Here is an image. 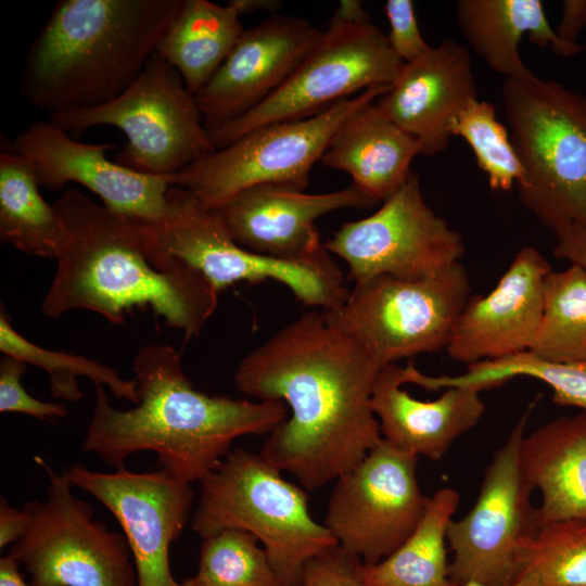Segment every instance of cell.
<instances>
[{"mask_svg": "<svg viewBox=\"0 0 586 586\" xmlns=\"http://www.w3.org/2000/svg\"><path fill=\"white\" fill-rule=\"evenodd\" d=\"M518 377H528L544 382L551 388L555 404L575 407L586 412V360L549 361L527 351L468 365L467 370L458 375H426L413 365L409 369V383L426 391L467 386L482 392Z\"/></svg>", "mask_w": 586, "mask_h": 586, "instance_id": "29", "label": "cell"}, {"mask_svg": "<svg viewBox=\"0 0 586 586\" xmlns=\"http://www.w3.org/2000/svg\"><path fill=\"white\" fill-rule=\"evenodd\" d=\"M553 255L586 270V227L570 226L555 232Z\"/></svg>", "mask_w": 586, "mask_h": 586, "instance_id": "38", "label": "cell"}, {"mask_svg": "<svg viewBox=\"0 0 586 586\" xmlns=\"http://www.w3.org/2000/svg\"><path fill=\"white\" fill-rule=\"evenodd\" d=\"M471 295L469 276L457 263L425 279L378 276L354 283L340 306L321 311L331 326L385 367L446 349Z\"/></svg>", "mask_w": 586, "mask_h": 586, "instance_id": "9", "label": "cell"}, {"mask_svg": "<svg viewBox=\"0 0 586 586\" xmlns=\"http://www.w3.org/2000/svg\"><path fill=\"white\" fill-rule=\"evenodd\" d=\"M377 202L351 183L327 193L284 186L246 189L214 209L232 239L244 249L280 260H305L326 251L316 220L343 208H369Z\"/></svg>", "mask_w": 586, "mask_h": 586, "instance_id": "19", "label": "cell"}, {"mask_svg": "<svg viewBox=\"0 0 586 586\" xmlns=\"http://www.w3.org/2000/svg\"><path fill=\"white\" fill-rule=\"evenodd\" d=\"M200 483L192 530L203 539L224 530L251 533L286 586H302L307 563L339 545L310 515L303 487L283 479L259 453L230 450Z\"/></svg>", "mask_w": 586, "mask_h": 586, "instance_id": "6", "label": "cell"}, {"mask_svg": "<svg viewBox=\"0 0 586 586\" xmlns=\"http://www.w3.org/2000/svg\"><path fill=\"white\" fill-rule=\"evenodd\" d=\"M361 564L356 556L336 545L307 563L302 586H365Z\"/></svg>", "mask_w": 586, "mask_h": 586, "instance_id": "37", "label": "cell"}, {"mask_svg": "<svg viewBox=\"0 0 586 586\" xmlns=\"http://www.w3.org/2000/svg\"><path fill=\"white\" fill-rule=\"evenodd\" d=\"M382 366L355 340L310 310L239 364L234 384L257 400H281L289 417L259 455L313 491L355 468L382 440L371 409Z\"/></svg>", "mask_w": 586, "mask_h": 586, "instance_id": "1", "label": "cell"}, {"mask_svg": "<svg viewBox=\"0 0 586 586\" xmlns=\"http://www.w3.org/2000/svg\"><path fill=\"white\" fill-rule=\"evenodd\" d=\"M331 20L343 23H366L370 22V16L360 1L342 0Z\"/></svg>", "mask_w": 586, "mask_h": 586, "instance_id": "41", "label": "cell"}, {"mask_svg": "<svg viewBox=\"0 0 586 586\" xmlns=\"http://www.w3.org/2000/svg\"><path fill=\"white\" fill-rule=\"evenodd\" d=\"M50 120L76 135L114 126L127 137L114 162L135 173L168 180L202 154L215 150L195 97L179 72L156 52L137 79L101 106L50 114Z\"/></svg>", "mask_w": 586, "mask_h": 586, "instance_id": "8", "label": "cell"}, {"mask_svg": "<svg viewBox=\"0 0 586 586\" xmlns=\"http://www.w3.org/2000/svg\"><path fill=\"white\" fill-rule=\"evenodd\" d=\"M138 387L133 408L119 410L102 385L81 451L116 469L139 451H153L158 469L188 483L201 481L244 435L270 433L289 417L281 400L212 396L193 387L180 354L166 344H150L132 361Z\"/></svg>", "mask_w": 586, "mask_h": 586, "instance_id": "3", "label": "cell"}, {"mask_svg": "<svg viewBox=\"0 0 586 586\" xmlns=\"http://www.w3.org/2000/svg\"><path fill=\"white\" fill-rule=\"evenodd\" d=\"M0 239L46 258H56L65 239L58 212L42 199L33 169L7 139L0 152Z\"/></svg>", "mask_w": 586, "mask_h": 586, "instance_id": "28", "label": "cell"}, {"mask_svg": "<svg viewBox=\"0 0 586 586\" xmlns=\"http://www.w3.org/2000/svg\"><path fill=\"white\" fill-rule=\"evenodd\" d=\"M525 575L540 586H586V519L540 524L523 548Z\"/></svg>", "mask_w": 586, "mask_h": 586, "instance_id": "32", "label": "cell"}, {"mask_svg": "<svg viewBox=\"0 0 586 586\" xmlns=\"http://www.w3.org/2000/svg\"><path fill=\"white\" fill-rule=\"evenodd\" d=\"M390 88L372 87L315 116L254 129L227 146L202 154L169 183L188 190L208 209L257 186L304 191L314 164L321 160L342 122Z\"/></svg>", "mask_w": 586, "mask_h": 586, "instance_id": "11", "label": "cell"}, {"mask_svg": "<svg viewBox=\"0 0 586 586\" xmlns=\"http://www.w3.org/2000/svg\"><path fill=\"white\" fill-rule=\"evenodd\" d=\"M72 484L93 496L119 523L133 559L137 586H181L170 570L169 548L190 520L191 483L163 469L98 472L82 464L66 469Z\"/></svg>", "mask_w": 586, "mask_h": 586, "instance_id": "16", "label": "cell"}, {"mask_svg": "<svg viewBox=\"0 0 586 586\" xmlns=\"http://www.w3.org/2000/svg\"><path fill=\"white\" fill-rule=\"evenodd\" d=\"M0 586H31L24 579L18 564L9 553L0 559Z\"/></svg>", "mask_w": 586, "mask_h": 586, "instance_id": "43", "label": "cell"}, {"mask_svg": "<svg viewBox=\"0 0 586 586\" xmlns=\"http://www.w3.org/2000/svg\"><path fill=\"white\" fill-rule=\"evenodd\" d=\"M65 231L56 270L42 303L50 318L86 309L114 324L133 309H151L186 339L214 314L218 291L198 270L151 257L144 224L100 205L76 189L53 204Z\"/></svg>", "mask_w": 586, "mask_h": 586, "instance_id": "2", "label": "cell"}, {"mask_svg": "<svg viewBox=\"0 0 586 586\" xmlns=\"http://www.w3.org/2000/svg\"><path fill=\"white\" fill-rule=\"evenodd\" d=\"M144 226L152 249L198 270L218 293L238 282L273 280L285 285L303 305L330 310L349 292L327 250L296 262L255 254L232 239L214 209L204 207L180 187L169 188L164 218Z\"/></svg>", "mask_w": 586, "mask_h": 586, "instance_id": "7", "label": "cell"}, {"mask_svg": "<svg viewBox=\"0 0 586 586\" xmlns=\"http://www.w3.org/2000/svg\"><path fill=\"white\" fill-rule=\"evenodd\" d=\"M0 351L43 369L49 374L53 398L79 402L82 392L78 378L85 377L94 385L107 387L117 398L135 404L139 400L135 379L126 380L114 368L85 356L51 351L33 343L14 329L3 307L0 310Z\"/></svg>", "mask_w": 586, "mask_h": 586, "instance_id": "31", "label": "cell"}, {"mask_svg": "<svg viewBox=\"0 0 586 586\" xmlns=\"http://www.w3.org/2000/svg\"><path fill=\"white\" fill-rule=\"evenodd\" d=\"M460 494L444 487L429 497L425 511L407 539L388 557L361 564L365 586H458L449 577L447 531Z\"/></svg>", "mask_w": 586, "mask_h": 586, "instance_id": "27", "label": "cell"}, {"mask_svg": "<svg viewBox=\"0 0 586 586\" xmlns=\"http://www.w3.org/2000/svg\"><path fill=\"white\" fill-rule=\"evenodd\" d=\"M584 28H586V0H564L561 20L556 29L559 38L576 43Z\"/></svg>", "mask_w": 586, "mask_h": 586, "instance_id": "40", "label": "cell"}, {"mask_svg": "<svg viewBox=\"0 0 586 586\" xmlns=\"http://www.w3.org/2000/svg\"><path fill=\"white\" fill-rule=\"evenodd\" d=\"M459 586H488V585H484L482 583H479V582H473V581H470V582H467L462 585H459ZM507 586H540L538 581L533 576V575H525L523 577H521L520 579H518L517 582L510 584V585H507Z\"/></svg>", "mask_w": 586, "mask_h": 586, "instance_id": "44", "label": "cell"}, {"mask_svg": "<svg viewBox=\"0 0 586 586\" xmlns=\"http://www.w3.org/2000/svg\"><path fill=\"white\" fill-rule=\"evenodd\" d=\"M455 15L469 48L506 79L534 75L519 50L525 35L534 44L549 47L559 56L569 58L586 50V44L559 38L540 0H459Z\"/></svg>", "mask_w": 586, "mask_h": 586, "instance_id": "24", "label": "cell"}, {"mask_svg": "<svg viewBox=\"0 0 586 586\" xmlns=\"http://www.w3.org/2000/svg\"><path fill=\"white\" fill-rule=\"evenodd\" d=\"M450 133L470 145L493 191H509L523 179L524 170L510 133L491 102L470 101L453 122Z\"/></svg>", "mask_w": 586, "mask_h": 586, "instance_id": "34", "label": "cell"}, {"mask_svg": "<svg viewBox=\"0 0 586 586\" xmlns=\"http://www.w3.org/2000/svg\"><path fill=\"white\" fill-rule=\"evenodd\" d=\"M384 13L390 25L387 42L404 63L419 59L431 48L421 35L412 1L387 0Z\"/></svg>", "mask_w": 586, "mask_h": 586, "instance_id": "36", "label": "cell"}, {"mask_svg": "<svg viewBox=\"0 0 586 586\" xmlns=\"http://www.w3.org/2000/svg\"><path fill=\"white\" fill-rule=\"evenodd\" d=\"M323 246L346 263L354 283L430 278L460 263L466 251L461 234L425 202L415 173L375 213L343 224Z\"/></svg>", "mask_w": 586, "mask_h": 586, "instance_id": "14", "label": "cell"}, {"mask_svg": "<svg viewBox=\"0 0 586 586\" xmlns=\"http://www.w3.org/2000/svg\"><path fill=\"white\" fill-rule=\"evenodd\" d=\"M418 458L382 438L335 480L323 525L362 564L388 557L420 522L429 497L418 483Z\"/></svg>", "mask_w": 586, "mask_h": 586, "instance_id": "15", "label": "cell"}, {"mask_svg": "<svg viewBox=\"0 0 586 586\" xmlns=\"http://www.w3.org/2000/svg\"><path fill=\"white\" fill-rule=\"evenodd\" d=\"M520 463L542 496L539 525L586 519V412L561 416L525 434Z\"/></svg>", "mask_w": 586, "mask_h": 586, "instance_id": "25", "label": "cell"}, {"mask_svg": "<svg viewBox=\"0 0 586 586\" xmlns=\"http://www.w3.org/2000/svg\"><path fill=\"white\" fill-rule=\"evenodd\" d=\"M534 404L511 429L487 466L477 499L450 522L447 544L454 553L449 577L456 585L479 582L507 586L520 578L522 552L538 528L533 488L520 463V448Z\"/></svg>", "mask_w": 586, "mask_h": 586, "instance_id": "13", "label": "cell"}, {"mask_svg": "<svg viewBox=\"0 0 586 586\" xmlns=\"http://www.w3.org/2000/svg\"><path fill=\"white\" fill-rule=\"evenodd\" d=\"M321 33L304 18L281 14L244 30L194 95L207 131L237 120L273 93Z\"/></svg>", "mask_w": 586, "mask_h": 586, "instance_id": "18", "label": "cell"}, {"mask_svg": "<svg viewBox=\"0 0 586 586\" xmlns=\"http://www.w3.org/2000/svg\"><path fill=\"white\" fill-rule=\"evenodd\" d=\"M404 62L386 35L371 21H330L326 30L286 80L237 120L208 131L215 150L245 133L276 123L315 116L356 92L392 86Z\"/></svg>", "mask_w": 586, "mask_h": 586, "instance_id": "12", "label": "cell"}, {"mask_svg": "<svg viewBox=\"0 0 586 586\" xmlns=\"http://www.w3.org/2000/svg\"><path fill=\"white\" fill-rule=\"evenodd\" d=\"M405 384V367L396 364L383 367L378 375L370 405L382 438L402 450L440 461L481 420L485 410L481 392L450 386L434 400H420L403 388Z\"/></svg>", "mask_w": 586, "mask_h": 586, "instance_id": "22", "label": "cell"}, {"mask_svg": "<svg viewBox=\"0 0 586 586\" xmlns=\"http://www.w3.org/2000/svg\"><path fill=\"white\" fill-rule=\"evenodd\" d=\"M245 29L229 5L183 0L156 53L181 75L195 95L213 77Z\"/></svg>", "mask_w": 586, "mask_h": 586, "instance_id": "26", "label": "cell"}, {"mask_svg": "<svg viewBox=\"0 0 586 586\" xmlns=\"http://www.w3.org/2000/svg\"><path fill=\"white\" fill-rule=\"evenodd\" d=\"M227 4H229L239 16L256 12H266L275 15L282 7V2L279 0H230Z\"/></svg>", "mask_w": 586, "mask_h": 586, "instance_id": "42", "label": "cell"}, {"mask_svg": "<svg viewBox=\"0 0 586 586\" xmlns=\"http://www.w3.org/2000/svg\"><path fill=\"white\" fill-rule=\"evenodd\" d=\"M258 542L240 530L204 538L195 577L208 586H286Z\"/></svg>", "mask_w": 586, "mask_h": 586, "instance_id": "33", "label": "cell"}, {"mask_svg": "<svg viewBox=\"0 0 586 586\" xmlns=\"http://www.w3.org/2000/svg\"><path fill=\"white\" fill-rule=\"evenodd\" d=\"M501 100L522 205L553 233L586 227V95L534 74L505 79Z\"/></svg>", "mask_w": 586, "mask_h": 586, "instance_id": "5", "label": "cell"}, {"mask_svg": "<svg viewBox=\"0 0 586 586\" xmlns=\"http://www.w3.org/2000/svg\"><path fill=\"white\" fill-rule=\"evenodd\" d=\"M181 586H208V585L203 583L202 581H200L195 576H193V577L186 578L181 583Z\"/></svg>", "mask_w": 586, "mask_h": 586, "instance_id": "45", "label": "cell"}, {"mask_svg": "<svg viewBox=\"0 0 586 586\" xmlns=\"http://www.w3.org/2000/svg\"><path fill=\"white\" fill-rule=\"evenodd\" d=\"M182 1H58L28 50L21 94L50 114L113 101L156 52Z\"/></svg>", "mask_w": 586, "mask_h": 586, "instance_id": "4", "label": "cell"}, {"mask_svg": "<svg viewBox=\"0 0 586 586\" xmlns=\"http://www.w3.org/2000/svg\"><path fill=\"white\" fill-rule=\"evenodd\" d=\"M27 364L3 355L0 359V412H18L40 420H54L68 416L65 404L42 402L26 392L22 378Z\"/></svg>", "mask_w": 586, "mask_h": 586, "instance_id": "35", "label": "cell"}, {"mask_svg": "<svg viewBox=\"0 0 586 586\" xmlns=\"http://www.w3.org/2000/svg\"><path fill=\"white\" fill-rule=\"evenodd\" d=\"M474 99L479 97L470 50L454 39H445L419 59L405 63L375 104L418 141L421 154L432 156L448 148L453 122Z\"/></svg>", "mask_w": 586, "mask_h": 586, "instance_id": "21", "label": "cell"}, {"mask_svg": "<svg viewBox=\"0 0 586 586\" xmlns=\"http://www.w3.org/2000/svg\"><path fill=\"white\" fill-rule=\"evenodd\" d=\"M375 101L342 122L320 162L347 173L353 184L382 203L406 182L412 173L411 162L421 154V148L379 110Z\"/></svg>", "mask_w": 586, "mask_h": 586, "instance_id": "23", "label": "cell"}, {"mask_svg": "<svg viewBox=\"0 0 586 586\" xmlns=\"http://www.w3.org/2000/svg\"><path fill=\"white\" fill-rule=\"evenodd\" d=\"M550 271L537 249L522 247L494 289L466 303L446 347L449 357L468 366L530 351Z\"/></svg>", "mask_w": 586, "mask_h": 586, "instance_id": "20", "label": "cell"}, {"mask_svg": "<svg viewBox=\"0 0 586 586\" xmlns=\"http://www.w3.org/2000/svg\"><path fill=\"white\" fill-rule=\"evenodd\" d=\"M10 143L39 186L61 189L75 182L97 194L106 208L130 219L155 225L164 218L171 187L168 178L135 173L110 161L105 153L116 148L112 143L76 141L51 120L30 124Z\"/></svg>", "mask_w": 586, "mask_h": 586, "instance_id": "17", "label": "cell"}, {"mask_svg": "<svg viewBox=\"0 0 586 586\" xmlns=\"http://www.w3.org/2000/svg\"><path fill=\"white\" fill-rule=\"evenodd\" d=\"M30 518L28 512L12 507L0 497V548L3 549L17 542L28 530Z\"/></svg>", "mask_w": 586, "mask_h": 586, "instance_id": "39", "label": "cell"}, {"mask_svg": "<svg viewBox=\"0 0 586 586\" xmlns=\"http://www.w3.org/2000/svg\"><path fill=\"white\" fill-rule=\"evenodd\" d=\"M35 461L48 479L43 500L24 506L30 523L9 555L31 586H137V573L124 534L110 530L78 498L66 471Z\"/></svg>", "mask_w": 586, "mask_h": 586, "instance_id": "10", "label": "cell"}, {"mask_svg": "<svg viewBox=\"0 0 586 586\" xmlns=\"http://www.w3.org/2000/svg\"><path fill=\"white\" fill-rule=\"evenodd\" d=\"M530 352L556 362L586 360V270L570 264L550 271L543 310Z\"/></svg>", "mask_w": 586, "mask_h": 586, "instance_id": "30", "label": "cell"}]
</instances>
